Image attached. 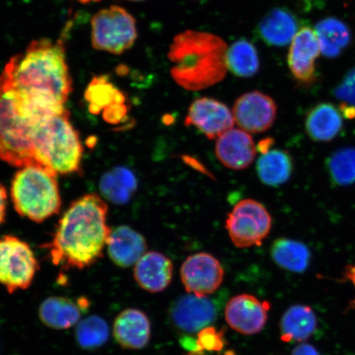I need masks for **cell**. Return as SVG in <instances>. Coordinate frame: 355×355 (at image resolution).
Wrapping results in <instances>:
<instances>
[{
  "label": "cell",
  "instance_id": "83f0119b",
  "mask_svg": "<svg viewBox=\"0 0 355 355\" xmlns=\"http://www.w3.org/2000/svg\"><path fill=\"white\" fill-rule=\"evenodd\" d=\"M315 33L321 52L327 58L339 56L352 42V33L348 26L334 17H328L318 21L315 28Z\"/></svg>",
  "mask_w": 355,
  "mask_h": 355
},
{
  "label": "cell",
  "instance_id": "f35d334b",
  "mask_svg": "<svg viewBox=\"0 0 355 355\" xmlns=\"http://www.w3.org/2000/svg\"><path fill=\"white\" fill-rule=\"evenodd\" d=\"M0 355H1V349H0Z\"/></svg>",
  "mask_w": 355,
  "mask_h": 355
},
{
  "label": "cell",
  "instance_id": "8992f818",
  "mask_svg": "<svg viewBox=\"0 0 355 355\" xmlns=\"http://www.w3.org/2000/svg\"><path fill=\"white\" fill-rule=\"evenodd\" d=\"M55 173L38 166L19 168L12 180L10 196L22 217L42 223L60 212L62 200Z\"/></svg>",
  "mask_w": 355,
  "mask_h": 355
},
{
  "label": "cell",
  "instance_id": "5bb4252c",
  "mask_svg": "<svg viewBox=\"0 0 355 355\" xmlns=\"http://www.w3.org/2000/svg\"><path fill=\"white\" fill-rule=\"evenodd\" d=\"M216 317V306L208 296L183 295L178 298L170 309L173 325L189 334L198 333L211 326Z\"/></svg>",
  "mask_w": 355,
  "mask_h": 355
},
{
  "label": "cell",
  "instance_id": "8d00e7d4",
  "mask_svg": "<svg viewBox=\"0 0 355 355\" xmlns=\"http://www.w3.org/2000/svg\"><path fill=\"white\" fill-rule=\"evenodd\" d=\"M73 1H77L78 3H81L83 4H87L90 3L99 2L101 1V0H73Z\"/></svg>",
  "mask_w": 355,
  "mask_h": 355
},
{
  "label": "cell",
  "instance_id": "ffe728a7",
  "mask_svg": "<svg viewBox=\"0 0 355 355\" xmlns=\"http://www.w3.org/2000/svg\"><path fill=\"white\" fill-rule=\"evenodd\" d=\"M174 275L172 261L162 252L150 251L137 261L133 277L143 290L157 294L171 285Z\"/></svg>",
  "mask_w": 355,
  "mask_h": 355
},
{
  "label": "cell",
  "instance_id": "603a6c76",
  "mask_svg": "<svg viewBox=\"0 0 355 355\" xmlns=\"http://www.w3.org/2000/svg\"><path fill=\"white\" fill-rule=\"evenodd\" d=\"M343 115L331 103H320L309 111L305 119V130L311 139L326 143L335 139L343 131Z\"/></svg>",
  "mask_w": 355,
  "mask_h": 355
},
{
  "label": "cell",
  "instance_id": "3957f363",
  "mask_svg": "<svg viewBox=\"0 0 355 355\" xmlns=\"http://www.w3.org/2000/svg\"><path fill=\"white\" fill-rule=\"evenodd\" d=\"M227 44L211 33L187 30L173 40L168 60L178 85L188 91H201L216 85L227 73Z\"/></svg>",
  "mask_w": 355,
  "mask_h": 355
},
{
  "label": "cell",
  "instance_id": "484cf974",
  "mask_svg": "<svg viewBox=\"0 0 355 355\" xmlns=\"http://www.w3.org/2000/svg\"><path fill=\"white\" fill-rule=\"evenodd\" d=\"M270 257L279 268L291 272L302 273L309 268L311 252L304 243L279 238L270 247Z\"/></svg>",
  "mask_w": 355,
  "mask_h": 355
},
{
  "label": "cell",
  "instance_id": "d6986e66",
  "mask_svg": "<svg viewBox=\"0 0 355 355\" xmlns=\"http://www.w3.org/2000/svg\"><path fill=\"white\" fill-rule=\"evenodd\" d=\"M113 335L123 349L139 350L146 348L152 336V325L148 315L137 309L122 311L114 322Z\"/></svg>",
  "mask_w": 355,
  "mask_h": 355
},
{
  "label": "cell",
  "instance_id": "ac0fdd59",
  "mask_svg": "<svg viewBox=\"0 0 355 355\" xmlns=\"http://www.w3.org/2000/svg\"><path fill=\"white\" fill-rule=\"evenodd\" d=\"M89 304L85 297L76 300L63 296L48 297L40 305L38 316L44 325L51 329L68 330L81 320Z\"/></svg>",
  "mask_w": 355,
  "mask_h": 355
},
{
  "label": "cell",
  "instance_id": "7a4b0ae2",
  "mask_svg": "<svg viewBox=\"0 0 355 355\" xmlns=\"http://www.w3.org/2000/svg\"><path fill=\"white\" fill-rule=\"evenodd\" d=\"M108 212L107 203L98 194L75 200L61 217L52 241L44 245L52 263L66 270H83L98 261L112 230Z\"/></svg>",
  "mask_w": 355,
  "mask_h": 355
},
{
  "label": "cell",
  "instance_id": "f546056e",
  "mask_svg": "<svg viewBox=\"0 0 355 355\" xmlns=\"http://www.w3.org/2000/svg\"><path fill=\"white\" fill-rule=\"evenodd\" d=\"M109 337L107 322L96 315L81 319L75 326V340L83 349H98L107 343Z\"/></svg>",
  "mask_w": 355,
  "mask_h": 355
},
{
  "label": "cell",
  "instance_id": "2e32d148",
  "mask_svg": "<svg viewBox=\"0 0 355 355\" xmlns=\"http://www.w3.org/2000/svg\"><path fill=\"white\" fill-rule=\"evenodd\" d=\"M269 304L255 296L241 294L233 297L225 306V318L229 327L242 335L257 334L268 322Z\"/></svg>",
  "mask_w": 355,
  "mask_h": 355
},
{
  "label": "cell",
  "instance_id": "7c38bea8",
  "mask_svg": "<svg viewBox=\"0 0 355 355\" xmlns=\"http://www.w3.org/2000/svg\"><path fill=\"white\" fill-rule=\"evenodd\" d=\"M85 100L92 114L101 113L106 122L114 125L122 123L130 111L125 94L104 75L92 78L86 89Z\"/></svg>",
  "mask_w": 355,
  "mask_h": 355
},
{
  "label": "cell",
  "instance_id": "9c48e42d",
  "mask_svg": "<svg viewBox=\"0 0 355 355\" xmlns=\"http://www.w3.org/2000/svg\"><path fill=\"white\" fill-rule=\"evenodd\" d=\"M268 209L254 199H244L235 205L226 218L225 228L235 246H260L272 230Z\"/></svg>",
  "mask_w": 355,
  "mask_h": 355
},
{
  "label": "cell",
  "instance_id": "4316f807",
  "mask_svg": "<svg viewBox=\"0 0 355 355\" xmlns=\"http://www.w3.org/2000/svg\"><path fill=\"white\" fill-rule=\"evenodd\" d=\"M100 190L110 202L117 205L130 201L139 186L135 173L128 168L118 166L101 177Z\"/></svg>",
  "mask_w": 355,
  "mask_h": 355
},
{
  "label": "cell",
  "instance_id": "52a82bcc",
  "mask_svg": "<svg viewBox=\"0 0 355 355\" xmlns=\"http://www.w3.org/2000/svg\"><path fill=\"white\" fill-rule=\"evenodd\" d=\"M91 26L92 46L99 51L121 55L137 41L136 19L121 6H112L97 12Z\"/></svg>",
  "mask_w": 355,
  "mask_h": 355
},
{
  "label": "cell",
  "instance_id": "277c9868",
  "mask_svg": "<svg viewBox=\"0 0 355 355\" xmlns=\"http://www.w3.org/2000/svg\"><path fill=\"white\" fill-rule=\"evenodd\" d=\"M49 114L51 113L35 109L22 98L3 71L0 74V159L17 168L41 166L35 153V132L40 121Z\"/></svg>",
  "mask_w": 355,
  "mask_h": 355
},
{
  "label": "cell",
  "instance_id": "9a60e30c",
  "mask_svg": "<svg viewBox=\"0 0 355 355\" xmlns=\"http://www.w3.org/2000/svg\"><path fill=\"white\" fill-rule=\"evenodd\" d=\"M320 53L314 31L310 28H301L293 39L288 55V68L301 86L309 87L316 82V61Z\"/></svg>",
  "mask_w": 355,
  "mask_h": 355
},
{
  "label": "cell",
  "instance_id": "30bf717a",
  "mask_svg": "<svg viewBox=\"0 0 355 355\" xmlns=\"http://www.w3.org/2000/svg\"><path fill=\"white\" fill-rule=\"evenodd\" d=\"M180 277L188 294L208 296L223 283L225 270L214 256L199 252L186 259L181 266Z\"/></svg>",
  "mask_w": 355,
  "mask_h": 355
},
{
  "label": "cell",
  "instance_id": "836d02e7",
  "mask_svg": "<svg viewBox=\"0 0 355 355\" xmlns=\"http://www.w3.org/2000/svg\"><path fill=\"white\" fill-rule=\"evenodd\" d=\"M8 206V193L7 189L0 183V225L6 221Z\"/></svg>",
  "mask_w": 355,
  "mask_h": 355
},
{
  "label": "cell",
  "instance_id": "5b68a950",
  "mask_svg": "<svg viewBox=\"0 0 355 355\" xmlns=\"http://www.w3.org/2000/svg\"><path fill=\"white\" fill-rule=\"evenodd\" d=\"M39 165L56 175L81 171L83 146L66 108L40 121L35 139Z\"/></svg>",
  "mask_w": 355,
  "mask_h": 355
},
{
  "label": "cell",
  "instance_id": "4fadbf2b",
  "mask_svg": "<svg viewBox=\"0 0 355 355\" xmlns=\"http://www.w3.org/2000/svg\"><path fill=\"white\" fill-rule=\"evenodd\" d=\"M184 123L198 128L207 139H217L234 128L235 121L227 105L210 97H202L191 104Z\"/></svg>",
  "mask_w": 355,
  "mask_h": 355
},
{
  "label": "cell",
  "instance_id": "44dd1931",
  "mask_svg": "<svg viewBox=\"0 0 355 355\" xmlns=\"http://www.w3.org/2000/svg\"><path fill=\"white\" fill-rule=\"evenodd\" d=\"M111 261L119 268L135 266L148 250L144 235L128 225H119L111 230L107 243Z\"/></svg>",
  "mask_w": 355,
  "mask_h": 355
},
{
  "label": "cell",
  "instance_id": "e0dca14e",
  "mask_svg": "<svg viewBox=\"0 0 355 355\" xmlns=\"http://www.w3.org/2000/svg\"><path fill=\"white\" fill-rule=\"evenodd\" d=\"M215 152L222 165L242 171L254 161L257 148L250 133L232 128L217 139Z\"/></svg>",
  "mask_w": 355,
  "mask_h": 355
},
{
  "label": "cell",
  "instance_id": "1f68e13d",
  "mask_svg": "<svg viewBox=\"0 0 355 355\" xmlns=\"http://www.w3.org/2000/svg\"><path fill=\"white\" fill-rule=\"evenodd\" d=\"M225 332L214 327H207L198 332L197 340L189 355H203L207 352H219L225 347Z\"/></svg>",
  "mask_w": 355,
  "mask_h": 355
},
{
  "label": "cell",
  "instance_id": "cb8c5ba5",
  "mask_svg": "<svg viewBox=\"0 0 355 355\" xmlns=\"http://www.w3.org/2000/svg\"><path fill=\"white\" fill-rule=\"evenodd\" d=\"M318 327L316 313L304 304L291 306L282 315L279 331L283 343H304L312 337Z\"/></svg>",
  "mask_w": 355,
  "mask_h": 355
},
{
  "label": "cell",
  "instance_id": "d4e9b609",
  "mask_svg": "<svg viewBox=\"0 0 355 355\" xmlns=\"http://www.w3.org/2000/svg\"><path fill=\"white\" fill-rule=\"evenodd\" d=\"M294 172V161L283 150H269L261 154L257 162V173L261 183L277 187L286 184Z\"/></svg>",
  "mask_w": 355,
  "mask_h": 355
},
{
  "label": "cell",
  "instance_id": "6da1fadb",
  "mask_svg": "<svg viewBox=\"0 0 355 355\" xmlns=\"http://www.w3.org/2000/svg\"><path fill=\"white\" fill-rule=\"evenodd\" d=\"M28 103L44 112L65 109L73 80L62 39L35 40L24 54L13 56L3 69Z\"/></svg>",
  "mask_w": 355,
  "mask_h": 355
},
{
  "label": "cell",
  "instance_id": "4dcf8cb0",
  "mask_svg": "<svg viewBox=\"0 0 355 355\" xmlns=\"http://www.w3.org/2000/svg\"><path fill=\"white\" fill-rule=\"evenodd\" d=\"M326 168L333 184L349 186L355 183V148L346 146L335 150L327 159Z\"/></svg>",
  "mask_w": 355,
  "mask_h": 355
},
{
  "label": "cell",
  "instance_id": "ba28073f",
  "mask_svg": "<svg viewBox=\"0 0 355 355\" xmlns=\"http://www.w3.org/2000/svg\"><path fill=\"white\" fill-rule=\"evenodd\" d=\"M39 268L28 243L13 235L0 238V285L10 295L32 286Z\"/></svg>",
  "mask_w": 355,
  "mask_h": 355
},
{
  "label": "cell",
  "instance_id": "d6a6232c",
  "mask_svg": "<svg viewBox=\"0 0 355 355\" xmlns=\"http://www.w3.org/2000/svg\"><path fill=\"white\" fill-rule=\"evenodd\" d=\"M337 99L355 107V67L345 75L334 90Z\"/></svg>",
  "mask_w": 355,
  "mask_h": 355
},
{
  "label": "cell",
  "instance_id": "d590c367",
  "mask_svg": "<svg viewBox=\"0 0 355 355\" xmlns=\"http://www.w3.org/2000/svg\"><path fill=\"white\" fill-rule=\"evenodd\" d=\"M344 277L355 287V265L348 266L345 269ZM355 304V303H354Z\"/></svg>",
  "mask_w": 355,
  "mask_h": 355
},
{
  "label": "cell",
  "instance_id": "7402d4cb",
  "mask_svg": "<svg viewBox=\"0 0 355 355\" xmlns=\"http://www.w3.org/2000/svg\"><path fill=\"white\" fill-rule=\"evenodd\" d=\"M298 21L293 13L284 8L269 11L257 26V34L270 46H286L297 34Z\"/></svg>",
  "mask_w": 355,
  "mask_h": 355
},
{
  "label": "cell",
  "instance_id": "e575fe53",
  "mask_svg": "<svg viewBox=\"0 0 355 355\" xmlns=\"http://www.w3.org/2000/svg\"><path fill=\"white\" fill-rule=\"evenodd\" d=\"M291 355H320L316 348L312 345L304 343L297 345L293 349Z\"/></svg>",
  "mask_w": 355,
  "mask_h": 355
},
{
  "label": "cell",
  "instance_id": "74e56055",
  "mask_svg": "<svg viewBox=\"0 0 355 355\" xmlns=\"http://www.w3.org/2000/svg\"><path fill=\"white\" fill-rule=\"evenodd\" d=\"M128 1H132V2H141V1H145V0H128Z\"/></svg>",
  "mask_w": 355,
  "mask_h": 355
},
{
  "label": "cell",
  "instance_id": "8fae6325",
  "mask_svg": "<svg viewBox=\"0 0 355 355\" xmlns=\"http://www.w3.org/2000/svg\"><path fill=\"white\" fill-rule=\"evenodd\" d=\"M232 112L239 128L254 135L266 132L273 125L277 119V105L272 97L265 93L250 92L235 101Z\"/></svg>",
  "mask_w": 355,
  "mask_h": 355
},
{
  "label": "cell",
  "instance_id": "f1b7e54d",
  "mask_svg": "<svg viewBox=\"0 0 355 355\" xmlns=\"http://www.w3.org/2000/svg\"><path fill=\"white\" fill-rule=\"evenodd\" d=\"M227 68L235 76L251 78L259 73L260 61L255 46L247 40L235 42L227 51Z\"/></svg>",
  "mask_w": 355,
  "mask_h": 355
}]
</instances>
